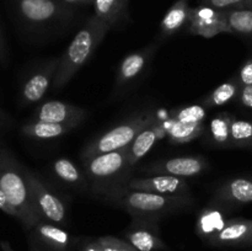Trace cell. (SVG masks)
Instances as JSON below:
<instances>
[{"instance_id":"9a60e30c","label":"cell","mask_w":252,"mask_h":251,"mask_svg":"<svg viewBox=\"0 0 252 251\" xmlns=\"http://www.w3.org/2000/svg\"><path fill=\"white\" fill-rule=\"evenodd\" d=\"M217 204L234 208L252 202V176H239L223 182L214 192Z\"/></svg>"},{"instance_id":"74e56055","label":"cell","mask_w":252,"mask_h":251,"mask_svg":"<svg viewBox=\"0 0 252 251\" xmlns=\"http://www.w3.org/2000/svg\"><path fill=\"white\" fill-rule=\"evenodd\" d=\"M0 249H1V251H16L6 240H0Z\"/></svg>"},{"instance_id":"5b68a950","label":"cell","mask_w":252,"mask_h":251,"mask_svg":"<svg viewBox=\"0 0 252 251\" xmlns=\"http://www.w3.org/2000/svg\"><path fill=\"white\" fill-rule=\"evenodd\" d=\"M155 121H157V113L154 112V110L148 108V110L138 111L134 115L126 118L123 122L118 123L117 126L89 142L81 152V159L128 147L143 129H145Z\"/></svg>"},{"instance_id":"2e32d148","label":"cell","mask_w":252,"mask_h":251,"mask_svg":"<svg viewBox=\"0 0 252 251\" xmlns=\"http://www.w3.org/2000/svg\"><path fill=\"white\" fill-rule=\"evenodd\" d=\"M208 241L214 246L225 248L252 245V220L244 218L228 219Z\"/></svg>"},{"instance_id":"4316f807","label":"cell","mask_w":252,"mask_h":251,"mask_svg":"<svg viewBox=\"0 0 252 251\" xmlns=\"http://www.w3.org/2000/svg\"><path fill=\"white\" fill-rule=\"evenodd\" d=\"M224 12L231 33L252 36V7H236Z\"/></svg>"},{"instance_id":"f35d334b","label":"cell","mask_w":252,"mask_h":251,"mask_svg":"<svg viewBox=\"0 0 252 251\" xmlns=\"http://www.w3.org/2000/svg\"><path fill=\"white\" fill-rule=\"evenodd\" d=\"M62 1L65 5H68L69 7H74L76 6V5H81V1H83V0H62Z\"/></svg>"},{"instance_id":"7bdbcfd3","label":"cell","mask_w":252,"mask_h":251,"mask_svg":"<svg viewBox=\"0 0 252 251\" xmlns=\"http://www.w3.org/2000/svg\"><path fill=\"white\" fill-rule=\"evenodd\" d=\"M126 1H127V2H128V1H129V0H126Z\"/></svg>"},{"instance_id":"6da1fadb","label":"cell","mask_w":252,"mask_h":251,"mask_svg":"<svg viewBox=\"0 0 252 251\" xmlns=\"http://www.w3.org/2000/svg\"><path fill=\"white\" fill-rule=\"evenodd\" d=\"M26 169L11 150L0 145V188L6 197L12 217L27 231L39 220V217L32 202Z\"/></svg>"},{"instance_id":"cb8c5ba5","label":"cell","mask_w":252,"mask_h":251,"mask_svg":"<svg viewBox=\"0 0 252 251\" xmlns=\"http://www.w3.org/2000/svg\"><path fill=\"white\" fill-rule=\"evenodd\" d=\"M228 209L226 207L217 203L216 206L204 208L199 213L198 221H197V231L199 235L208 240L213 234H216L228 220L226 219Z\"/></svg>"},{"instance_id":"8d00e7d4","label":"cell","mask_w":252,"mask_h":251,"mask_svg":"<svg viewBox=\"0 0 252 251\" xmlns=\"http://www.w3.org/2000/svg\"><path fill=\"white\" fill-rule=\"evenodd\" d=\"M0 211H2L4 213L9 214V216H12L11 208H10L9 203H7V201H6V197H5V194L2 193L1 188H0Z\"/></svg>"},{"instance_id":"277c9868","label":"cell","mask_w":252,"mask_h":251,"mask_svg":"<svg viewBox=\"0 0 252 251\" xmlns=\"http://www.w3.org/2000/svg\"><path fill=\"white\" fill-rule=\"evenodd\" d=\"M81 160L89 189L100 198L125 187L134 169L129 161L127 147Z\"/></svg>"},{"instance_id":"4dcf8cb0","label":"cell","mask_w":252,"mask_h":251,"mask_svg":"<svg viewBox=\"0 0 252 251\" xmlns=\"http://www.w3.org/2000/svg\"><path fill=\"white\" fill-rule=\"evenodd\" d=\"M245 1L246 0H199V4L207 5L220 11H226V10L241 7Z\"/></svg>"},{"instance_id":"ba28073f","label":"cell","mask_w":252,"mask_h":251,"mask_svg":"<svg viewBox=\"0 0 252 251\" xmlns=\"http://www.w3.org/2000/svg\"><path fill=\"white\" fill-rule=\"evenodd\" d=\"M155 49L157 47L154 44H150L140 51L128 54L122 59L116 71L112 90L113 100L122 97L130 89L134 88L138 81L145 75L154 57Z\"/></svg>"},{"instance_id":"e0dca14e","label":"cell","mask_w":252,"mask_h":251,"mask_svg":"<svg viewBox=\"0 0 252 251\" xmlns=\"http://www.w3.org/2000/svg\"><path fill=\"white\" fill-rule=\"evenodd\" d=\"M86 110L71 103L58 100L46 101L34 110L32 120L52 123H76L80 125L85 120Z\"/></svg>"},{"instance_id":"b9f144b4","label":"cell","mask_w":252,"mask_h":251,"mask_svg":"<svg viewBox=\"0 0 252 251\" xmlns=\"http://www.w3.org/2000/svg\"><path fill=\"white\" fill-rule=\"evenodd\" d=\"M30 251H41L38 249H34V248H30Z\"/></svg>"},{"instance_id":"7402d4cb","label":"cell","mask_w":252,"mask_h":251,"mask_svg":"<svg viewBox=\"0 0 252 251\" xmlns=\"http://www.w3.org/2000/svg\"><path fill=\"white\" fill-rule=\"evenodd\" d=\"M94 10V15L110 27L118 26L128 19V2L126 0H95Z\"/></svg>"},{"instance_id":"ab89813d","label":"cell","mask_w":252,"mask_h":251,"mask_svg":"<svg viewBox=\"0 0 252 251\" xmlns=\"http://www.w3.org/2000/svg\"><path fill=\"white\" fill-rule=\"evenodd\" d=\"M241 7H252V0H246Z\"/></svg>"},{"instance_id":"3957f363","label":"cell","mask_w":252,"mask_h":251,"mask_svg":"<svg viewBox=\"0 0 252 251\" xmlns=\"http://www.w3.org/2000/svg\"><path fill=\"white\" fill-rule=\"evenodd\" d=\"M111 27L106 22L96 17L90 16L83 27L78 31L73 41L61 56L56 78L53 80V90H61L65 84L80 70L84 64L91 58L97 49L103 37Z\"/></svg>"},{"instance_id":"ffe728a7","label":"cell","mask_w":252,"mask_h":251,"mask_svg":"<svg viewBox=\"0 0 252 251\" xmlns=\"http://www.w3.org/2000/svg\"><path fill=\"white\" fill-rule=\"evenodd\" d=\"M189 0H176L169 7L160 24V36L162 38L174 36L180 30L187 26L189 14Z\"/></svg>"},{"instance_id":"8992f818","label":"cell","mask_w":252,"mask_h":251,"mask_svg":"<svg viewBox=\"0 0 252 251\" xmlns=\"http://www.w3.org/2000/svg\"><path fill=\"white\" fill-rule=\"evenodd\" d=\"M16 11L25 26L37 30L68 20L73 10L62 0H16Z\"/></svg>"},{"instance_id":"1f68e13d","label":"cell","mask_w":252,"mask_h":251,"mask_svg":"<svg viewBox=\"0 0 252 251\" xmlns=\"http://www.w3.org/2000/svg\"><path fill=\"white\" fill-rule=\"evenodd\" d=\"M238 78L240 80L241 86H252V54L241 64Z\"/></svg>"},{"instance_id":"e575fe53","label":"cell","mask_w":252,"mask_h":251,"mask_svg":"<svg viewBox=\"0 0 252 251\" xmlns=\"http://www.w3.org/2000/svg\"><path fill=\"white\" fill-rule=\"evenodd\" d=\"M238 100L243 107L252 111V86H241Z\"/></svg>"},{"instance_id":"8fae6325","label":"cell","mask_w":252,"mask_h":251,"mask_svg":"<svg viewBox=\"0 0 252 251\" xmlns=\"http://www.w3.org/2000/svg\"><path fill=\"white\" fill-rule=\"evenodd\" d=\"M187 29L191 34L206 38H212L225 32L231 33L226 22L225 12L202 4L197 7H189Z\"/></svg>"},{"instance_id":"9c48e42d","label":"cell","mask_w":252,"mask_h":251,"mask_svg":"<svg viewBox=\"0 0 252 251\" xmlns=\"http://www.w3.org/2000/svg\"><path fill=\"white\" fill-rule=\"evenodd\" d=\"M30 248L41 251H75L78 250V239L74 238L62 225L39 219L30 230H27Z\"/></svg>"},{"instance_id":"52a82bcc","label":"cell","mask_w":252,"mask_h":251,"mask_svg":"<svg viewBox=\"0 0 252 251\" xmlns=\"http://www.w3.org/2000/svg\"><path fill=\"white\" fill-rule=\"evenodd\" d=\"M31 189L32 202L39 219H44L58 225H65L68 218V211L63 199L54 193L48 185L31 170L26 169Z\"/></svg>"},{"instance_id":"f1b7e54d","label":"cell","mask_w":252,"mask_h":251,"mask_svg":"<svg viewBox=\"0 0 252 251\" xmlns=\"http://www.w3.org/2000/svg\"><path fill=\"white\" fill-rule=\"evenodd\" d=\"M170 118L187 125H202L207 118V107L203 105H189L175 108L170 113Z\"/></svg>"},{"instance_id":"7a4b0ae2","label":"cell","mask_w":252,"mask_h":251,"mask_svg":"<svg viewBox=\"0 0 252 251\" xmlns=\"http://www.w3.org/2000/svg\"><path fill=\"white\" fill-rule=\"evenodd\" d=\"M105 202L125 209L132 218H144L158 220L185 211L193 206L192 196H165L148 191H137L127 187L115 189L102 197Z\"/></svg>"},{"instance_id":"30bf717a","label":"cell","mask_w":252,"mask_h":251,"mask_svg":"<svg viewBox=\"0 0 252 251\" xmlns=\"http://www.w3.org/2000/svg\"><path fill=\"white\" fill-rule=\"evenodd\" d=\"M59 61L61 57L48 59L25 79L19 95V103L21 107L33 105L44 97L49 88L53 85Z\"/></svg>"},{"instance_id":"7c38bea8","label":"cell","mask_w":252,"mask_h":251,"mask_svg":"<svg viewBox=\"0 0 252 251\" xmlns=\"http://www.w3.org/2000/svg\"><path fill=\"white\" fill-rule=\"evenodd\" d=\"M208 167L209 162L203 157L186 155V157H176L153 162L149 166L142 167L140 171L145 172L147 175H169V176L187 179V177L199 176L206 170H208Z\"/></svg>"},{"instance_id":"60d3db41","label":"cell","mask_w":252,"mask_h":251,"mask_svg":"<svg viewBox=\"0 0 252 251\" xmlns=\"http://www.w3.org/2000/svg\"><path fill=\"white\" fill-rule=\"evenodd\" d=\"M95 2V0H83L81 1V5H86V4H94Z\"/></svg>"},{"instance_id":"d4e9b609","label":"cell","mask_w":252,"mask_h":251,"mask_svg":"<svg viewBox=\"0 0 252 251\" xmlns=\"http://www.w3.org/2000/svg\"><path fill=\"white\" fill-rule=\"evenodd\" d=\"M235 116L229 112L218 113L208 125V139L214 147H231V123Z\"/></svg>"},{"instance_id":"d6986e66","label":"cell","mask_w":252,"mask_h":251,"mask_svg":"<svg viewBox=\"0 0 252 251\" xmlns=\"http://www.w3.org/2000/svg\"><path fill=\"white\" fill-rule=\"evenodd\" d=\"M165 133V129L159 125L158 120L150 126H148L145 129H143L137 137L133 139L127 147L128 149V157H129V161L133 166L137 165L142 157L147 155V153L154 147L157 140L161 137Z\"/></svg>"},{"instance_id":"5bb4252c","label":"cell","mask_w":252,"mask_h":251,"mask_svg":"<svg viewBox=\"0 0 252 251\" xmlns=\"http://www.w3.org/2000/svg\"><path fill=\"white\" fill-rule=\"evenodd\" d=\"M127 188L137 191H148L165 196H192L189 182L181 177L169 175H152V176L130 177Z\"/></svg>"},{"instance_id":"836d02e7","label":"cell","mask_w":252,"mask_h":251,"mask_svg":"<svg viewBox=\"0 0 252 251\" xmlns=\"http://www.w3.org/2000/svg\"><path fill=\"white\" fill-rule=\"evenodd\" d=\"M9 48H7L6 39H5L4 32L0 25V65L6 68L9 65Z\"/></svg>"},{"instance_id":"f546056e","label":"cell","mask_w":252,"mask_h":251,"mask_svg":"<svg viewBox=\"0 0 252 251\" xmlns=\"http://www.w3.org/2000/svg\"><path fill=\"white\" fill-rule=\"evenodd\" d=\"M97 240L105 251H138L127 240L112 235L100 236L97 238Z\"/></svg>"},{"instance_id":"4fadbf2b","label":"cell","mask_w":252,"mask_h":251,"mask_svg":"<svg viewBox=\"0 0 252 251\" xmlns=\"http://www.w3.org/2000/svg\"><path fill=\"white\" fill-rule=\"evenodd\" d=\"M159 221L153 219L134 218L123 233L125 240L138 251H164L167 245L159 235Z\"/></svg>"},{"instance_id":"603a6c76","label":"cell","mask_w":252,"mask_h":251,"mask_svg":"<svg viewBox=\"0 0 252 251\" xmlns=\"http://www.w3.org/2000/svg\"><path fill=\"white\" fill-rule=\"evenodd\" d=\"M241 90V83L239 80L238 75L233 76L225 83L220 84L218 88L214 89L212 93H209L206 97L201 100V105H203L207 108H214V107H221L231 101L238 100L239 95H240Z\"/></svg>"},{"instance_id":"d6a6232c","label":"cell","mask_w":252,"mask_h":251,"mask_svg":"<svg viewBox=\"0 0 252 251\" xmlns=\"http://www.w3.org/2000/svg\"><path fill=\"white\" fill-rule=\"evenodd\" d=\"M78 251H105L96 239H83L78 243Z\"/></svg>"},{"instance_id":"44dd1931","label":"cell","mask_w":252,"mask_h":251,"mask_svg":"<svg viewBox=\"0 0 252 251\" xmlns=\"http://www.w3.org/2000/svg\"><path fill=\"white\" fill-rule=\"evenodd\" d=\"M52 171L61 182L75 189H89L88 179L84 170L68 157H58L52 164Z\"/></svg>"},{"instance_id":"484cf974","label":"cell","mask_w":252,"mask_h":251,"mask_svg":"<svg viewBox=\"0 0 252 251\" xmlns=\"http://www.w3.org/2000/svg\"><path fill=\"white\" fill-rule=\"evenodd\" d=\"M206 132V123L202 125H187V123L170 121L169 128L166 129L167 138L172 144H185L196 138L201 137Z\"/></svg>"},{"instance_id":"ac0fdd59","label":"cell","mask_w":252,"mask_h":251,"mask_svg":"<svg viewBox=\"0 0 252 251\" xmlns=\"http://www.w3.org/2000/svg\"><path fill=\"white\" fill-rule=\"evenodd\" d=\"M76 123H52L44 121L31 120L21 127V134L29 139L49 140L63 137L78 127Z\"/></svg>"},{"instance_id":"83f0119b","label":"cell","mask_w":252,"mask_h":251,"mask_svg":"<svg viewBox=\"0 0 252 251\" xmlns=\"http://www.w3.org/2000/svg\"><path fill=\"white\" fill-rule=\"evenodd\" d=\"M231 147L252 150V121L234 118L231 123Z\"/></svg>"},{"instance_id":"d590c367","label":"cell","mask_w":252,"mask_h":251,"mask_svg":"<svg viewBox=\"0 0 252 251\" xmlns=\"http://www.w3.org/2000/svg\"><path fill=\"white\" fill-rule=\"evenodd\" d=\"M14 123L12 118L7 112H5L1 107H0V129H7Z\"/></svg>"}]
</instances>
